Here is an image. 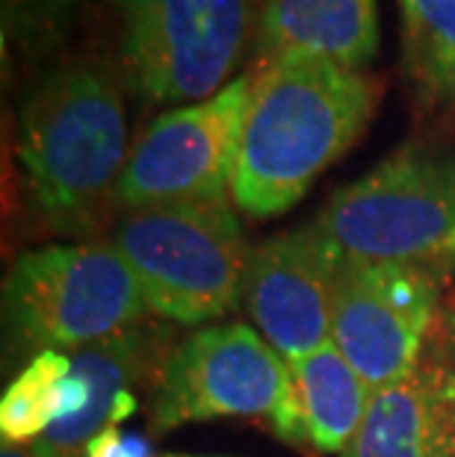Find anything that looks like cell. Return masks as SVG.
I'll return each instance as SVG.
<instances>
[{"instance_id": "obj_1", "label": "cell", "mask_w": 455, "mask_h": 457, "mask_svg": "<svg viewBox=\"0 0 455 457\" xmlns=\"http://www.w3.org/2000/svg\"><path fill=\"white\" fill-rule=\"evenodd\" d=\"M382 83L316 56H275L251 68L231 204L275 219L308 195L370 128Z\"/></svg>"}, {"instance_id": "obj_2", "label": "cell", "mask_w": 455, "mask_h": 457, "mask_svg": "<svg viewBox=\"0 0 455 457\" xmlns=\"http://www.w3.org/2000/svg\"><path fill=\"white\" fill-rule=\"evenodd\" d=\"M124 77L101 60L47 65L18 110V160L36 216L60 237L95 242L115 216L128 165Z\"/></svg>"}, {"instance_id": "obj_3", "label": "cell", "mask_w": 455, "mask_h": 457, "mask_svg": "<svg viewBox=\"0 0 455 457\" xmlns=\"http://www.w3.org/2000/svg\"><path fill=\"white\" fill-rule=\"evenodd\" d=\"M110 242L163 322L198 328L243 304L251 248L231 201L124 212Z\"/></svg>"}, {"instance_id": "obj_4", "label": "cell", "mask_w": 455, "mask_h": 457, "mask_svg": "<svg viewBox=\"0 0 455 457\" xmlns=\"http://www.w3.org/2000/svg\"><path fill=\"white\" fill-rule=\"evenodd\" d=\"M311 225L346 257L447 275L455 269V157L405 145L337 189Z\"/></svg>"}, {"instance_id": "obj_5", "label": "cell", "mask_w": 455, "mask_h": 457, "mask_svg": "<svg viewBox=\"0 0 455 457\" xmlns=\"http://www.w3.org/2000/svg\"><path fill=\"white\" fill-rule=\"evenodd\" d=\"M148 316L113 242L47 245L18 257L4 280V322L18 352H74Z\"/></svg>"}, {"instance_id": "obj_6", "label": "cell", "mask_w": 455, "mask_h": 457, "mask_svg": "<svg viewBox=\"0 0 455 457\" xmlns=\"http://www.w3.org/2000/svg\"><path fill=\"white\" fill-rule=\"evenodd\" d=\"M255 420L278 440L308 449L290 363L255 328H196L163 360L151 390L157 434L187 422Z\"/></svg>"}, {"instance_id": "obj_7", "label": "cell", "mask_w": 455, "mask_h": 457, "mask_svg": "<svg viewBox=\"0 0 455 457\" xmlns=\"http://www.w3.org/2000/svg\"><path fill=\"white\" fill-rule=\"evenodd\" d=\"M119 71L145 104H198L225 89L255 36L257 0H110Z\"/></svg>"}, {"instance_id": "obj_8", "label": "cell", "mask_w": 455, "mask_h": 457, "mask_svg": "<svg viewBox=\"0 0 455 457\" xmlns=\"http://www.w3.org/2000/svg\"><path fill=\"white\" fill-rule=\"evenodd\" d=\"M249 95L251 71L207 101L157 115L133 142L115 187V212L231 201Z\"/></svg>"}, {"instance_id": "obj_9", "label": "cell", "mask_w": 455, "mask_h": 457, "mask_svg": "<svg viewBox=\"0 0 455 457\" xmlns=\"http://www.w3.org/2000/svg\"><path fill=\"white\" fill-rule=\"evenodd\" d=\"M441 275L400 262L341 260L332 343L382 393L411 372L434 328Z\"/></svg>"}, {"instance_id": "obj_10", "label": "cell", "mask_w": 455, "mask_h": 457, "mask_svg": "<svg viewBox=\"0 0 455 457\" xmlns=\"http://www.w3.org/2000/svg\"><path fill=\"white\" fill-rule=\"evenodd\" d=\"M341 260V251L314 225L278 233L251 248L243 310L287 363L332 343Z\"/></svg>"}, {"instance_id": "obj_11", "label": "cell", "mask_w": 455, "mask_h": 457, "mask_svg": "<svg viewBox=\"0 0 455 457\" xmlns=\"http://www.w3.org/2000/svg\"><path fill=\"white\" fill-rule=\"evenodd\" d=\"M346 457H455V330L434 322L417 363L375 393Z\"/></svg>"}, {"instance_id": "obj_12", "label": "cell", "mask_w": 455, "mask_h": 457, "mask_svg": "<svg viewBox=\"0 0 455 457\" xmlns=\"http://www.w3.org/2000/svg\"><path fill=\"white\" fill-rule=\"evenodd\" d=\"M169 352V330L151 325L148 319L104 343L69 352L72 375L83 386L86 404L80 413L56 422L38 440H45L60 457H86V445L95 436L119 428V422L137 413V390L148 381L154 386Z\"/></svg>"}, {"instance_id": "obj_13", "label": "cell", "mask_w": 455, "mask_h": 457, "mask_svg": "<svg viewBox=\"0 0 455 457\" xmlns=\"http://www.w3.org/2000/svg\"><path fill=\"white\" fill-rule=\"evenodd\" d=\"M382 42L375 0H257V62L275 56H316L355 71L375 60Z\"/></svg>"}, {"instance_id": "obj_14", "label": "cell", "mask_w": 455, "mask_h": 457, "mask_svg": "<svg viewBox=\"0 0 455 457\" xmlns=\"http://www.w3.org/2000/svg\"><path fill=\"white\" fill-rule=\"evenodd\" d=\"M290 372L308 449L346 457L375 398L370 384L355 372L334 343L293 360Z\"/></svg>"}, {"instance_id": "obj_15", "label": "cell", "mask_w": 455, "mask_h": 457, "mask_svg": "<svg viewBox=\"0 0 455 457\" xmlns=\"http://www.w3.org/2000/svg\"><path fill=\"white\" fill-rule=\"evenodd\" d=\"M400 54L423 110L455 112V0H400Z\"/></svg>"}, {"instance_id": "obj_16", "label": "cell", "mask_w": 455, "mask_h": 457, "mask_svg": "<svg viewBox=\"0 0 455 457\" xmlns=\"http://www.w3.org/2000/svg\"><path fill=\"white\" fill-rule=\"evenodd\" d=\"M86 393L72 375L65 352H42L30 357L24 372L13 378L0 402V431L4 443H33L56 422L80 413Z\"/></svg>"}, {"instance_id": "obj_17", "label": "cell", "mask_w": 455, "mask_h": 457, "mask_svg": "<svg viewBox=\"0 0 455 457\" xmlns=\"http://www.w3.org/2000/svg\"><path fill=\"white\" fill-rule=\"evenodd\" d=\"M89 0H4V47L21 56L56 51Z\"/></svg>"}, {"instance_id": "obj_18", "label": "cell", "mask_w": 455, "mask_h": 457, "mask_svg": "<svg viewBox=\"0 0 455 457\" xmlns=\"http://www.w3.org/2000/svg\"><path fill=\"white\" fill-rule=\"evenodd\" d=\"M86 457H157L142 434H124L119 428L98 434L86 445Z\"/></svg>"}, {"instance_id": "obj_19", "label": "cell", "mask_w": 455, "mask_h": 457, "mask_svg": "<svg viewBox=\"0 0 455 457\" xmlns=\"http://www.w3.org/2000/svg\"><path fill=\"white\" fill-rule=\"evenodd\" d=\"M0 457H60L45 440H33V443H4Z\"/></svg>"}, {"instance_id": "obj_20", "label": "cell", "mask_w": 455, "mask_h": 457, "mask_svg": "<svg viewBox=\"0 0 455 457\" xmlns=\"http://www.w3.org/2000/svg\"><path fill=\"white\" fill-rule=\"evenodd\" d=\"M166 457H181V454H166Z\"/></svg>"}]
</instances>
